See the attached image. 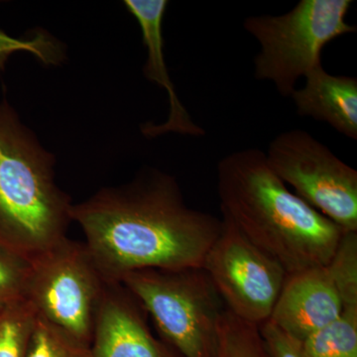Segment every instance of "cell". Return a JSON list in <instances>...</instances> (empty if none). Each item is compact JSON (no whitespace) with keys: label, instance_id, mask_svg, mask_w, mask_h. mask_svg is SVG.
<instances>
[{"label":"cell","instance_id":"6da1fadb","mask_svg":"<svg viewBox=\"0 0 357 357\" xmlns=\"http://www.w3.org/2000/svg\"><path fill=\"white\" fill-rule=\"evenodd\" d=\"M72 220L109 284L137 270L202 267L222 227L185 204L173 176L154 168L73 204Z\"/></svg>","mask_w":357,"mask_h":357},{"label":"cell","instance_id":"7a4b0ae2","mask_svg":"<svg viewBox=\"0 0 357 357\" xmlns=\"http://www.w3.org/2000/svg\"><path fill=\"white\" fill-rule=\"evenodd\" d=\"M217 173L222 217L288 275L332 260L345 231L291 192L262 150L227 155Z\"/></svg>","mask_w":357,"mask_h":357},{"label":"cell","instance_id":"3957f363","mask_svg":"<svg viewBox=\"0 0 357 357\" xmlns=\"http://www.w3.org/2000/svg\"><path fill=\"white\" fill-rule=\"evenodd\" d=\"M56 160L16 110L0 102V245L32 260L67 236L72 199L55 181Z\"/></svg>","mask_w":357,"mask_h":357},{"label":"cell","instance_id":"277c9868","mask_svg":"<svg viewBox=\"0 0 357 357\" xmlns=\"http://www.w3.org/2000/svg\"><path fill=\"white\" fill-rule=\"evenodd\" d=\"M121 283L181 356L213 357L227 307L203 267L137 270Z\"/></svg>","mask_w":357,"mask_h":357},{"label":"cell","instance_id":"5b68a950","mask_svg":"<svg viewBox=\"0 0 357 357\" xmlns=\"http://www.w3.org/2000/svg\"><path fill=\"white\" fill-rule=\"evenodd\" d=\"M351 0H301L283 15L250 16L244 29L261 46L255 59L257 79L269 81L284 96H291L301 77L321 65L326 44L356 32L347 22Z\"/></svg>","mask_w":357,"mask_h":357},{"label":"cell","instance_id":"8992f818","mask_svg":"<svg viewBox=\"0 0 357 357\" xmlns=\"http://www.w3.org/2000/svg\"><path fill=\"white\" fill-rule=\"evenodd\" d=\"M107 284L86 243L66 237L32 260L27 300L40 316L89 345Z\"/></svg>","mask_w":357,"mask_h":357},{"label":"cell","instance_id":"52a82bcc","mask_svg":"<svg viewBox=\"0 0 357 357\" xmlns=\"http://www.w3.org/2000/svg\"><path fill=\"white\" fill-rule=\"evenodd\" d=\"M268 165L295 194L345 232H357V171L301 129L270 143Z\"/></svg>","mask_w":357,"mask_h":357},{"label":"cell","instance_id":"ba28073f","mask_svg":"<svg viewBox=\"0 0 357 357\" xmlns=\"http://www.w3.org/2000/svg\"><path fill=\"white\" fill-rule=\"evenodd\" d=\"M222 220V231L202 267L227 309L241 321L260 326L271 317L287 272L229 220Z\"/></svg>","mask_w":357,"mask_h":357},{"label":"cell","instance_id":"9c48e42d","mask_svg":"<svg viewBox=\"0 0 357 357\" xmlns=\"http://www.w3.org/2000/svg\"><path fill=\"white\" fill-rule=\"evenodd\" d=\"M357 302V232H344L332 260L288 275L269 321L304 342Z\"/></svg>","mask_w":357,"mask_h":357},{"label":"cell","instance_id":"30bf717a","mask_svg":"<svg viewBox=\"0 0 357 357\" xmlns=\"http://www.w3.org/2000/svg\"><path fill=\"white\" fill-rule=\"evenodd\" d=\"M147 318L121 283L107 284L96 314L91 357H182L155 337Z\"/></svg>","mask_w":357,"mask_h":357},{"label":"cell","instance_id":"8fae6325","mask_svg":"<svg viewBox=\"0 0 357 357\" xmlns=\"http://www.w3.org/2000/svg\"><path fill=\"white\" fill-rule=\"evenodd\" d=\"M124 6L132 14L142 31L143 43L147 49L144 76L166 89L170 102L168 119L162 124L145 123L141 131L147 137L166 133L203 136L204 130L195 123L176 93L169 76L164 57L163 20L169 2L167 0H126Z\"/></svg>","mask_w":357,"mask_h":357},{"label":"cell","instance_id":"7c38bea8","mask_svg":"<svg viewBox=\"0 0 357 357\" xmlns=\"http://www.w3.org/2000/svg\"><path fill=\"white\" fill-rule=\"evenodd\" d=\"M297 114L325 121L337 132L357 139V79L333 76L323 66L306 77L304 88L292 95Z\"/></svg>","mask_w":357,"mask_h":357},{"label":"cell","instance_id":"4fadbf2b","mask_svg":"<svg viewBox=\"0 0 357 357\" xmlns=\"http://www.w3.org/2000/svg\"><path fill=\"white\" fill-rule=\"evenodd\" d=\"M303 344L310 357H357V302L345 304L335 321Z\"/></svg>","mask_w":357,"mask_h":357},{"label":"cell","instance_id":"5bb4252c","mask_svg":"<svg viewBox=\"0 0 357 357\" xmlns=\"http://www.w3.org/2000/svg\"><path fill=\"white\" fill-rule=\"evenodd\" d=\"M37 316L28 300L0 311V357H26Z\"/></svg>","mask_w":357,"mask_h":357},{"label":"cell","instance_id":"9a60e30c","mask_svg":"<svg viewBox=\"0 0 357 357\" xmlns=\"http://www.w3.org/2000/svg\"><path fill=\"white\" fill-rule=\"evenodd\" d=\"M213 357H268L258 326L236 318L227 310L218 330Z\"/></svg>","mask_w":357,"mask_h":357},{"label":"cell","instance_id":"2e32d148","mask_svg":"<svg viewBox=\"0 0 357 357\" xmlns=\"http://www.w3.org/2000/svg\"><path fill=\"white\" fill-rule=\"evenodd\" d=\"M26 357H91L89 345L37 316Z\"/></svg>","mask_w":357,"mask_h":357},{"label":"cell","instance_id":"e0dca14e","mask_svg":"<svg viewBox=\"0 0 357 357\" xmlns=\"http://www.w3.org/2000/svg\"><path fill=\"white\" fill-rule=\"evenodd\" d=\"M32 261L0 245V311L27 300Z\"/></svg>","mask_w":357,"mask_h":357},{"label":"cell","instance_id":"ac0fdd59","mask_svg":"<svg viewBox=\"0 0 357 357\" xmlns=\"http://www.w3.org/2000/svg\"><path fill=\"white\" fill-rule=\"evenodd\" d=\"M258 331L268 357H310L303 342L291 337L269 319L258 326Z\"/></svg>","mask_w":357,"mask_h":357},{"label":"cell","instance_id":"d6986e66","mask_svg":"<svg viewBox=\"0 0 357 357\" xmlns=\"http://www.w3.org/2000/svg\"><path fill=\"white\" fill-rule=\"evenodd\" d=\"M29 45L30 44L25 45V43H21V42L18 41H13V39L8 38L6 35H3L0 32V58H1L3 62H6V58L8 57L11 51L15 50V49L17 48H28L29 50H32Z\"/></svg>","mask_w":357,"mask_h":357}]
</instances>
